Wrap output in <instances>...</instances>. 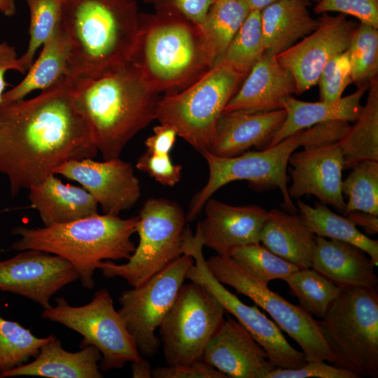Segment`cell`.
<instances>
[{"instance_id": "obj_1", "label": "cell", "mask_w": 378, "mask_h": 378, "mask_svg": "<svg viewBox=\"0 0 378 378\" xmlns=\"http://www.w3.org/2000/svg\"><path fill=\"white\" fill-rule=\"evenodd\" d=\"M97 152L75 107L69 76L34 98L0 104V173L12 195L55 174L64 163Z\"/></svg>"}, {"instance_id": "obj_2", "label": "cell", "mask_w": 378, "mask_h": 378, "mask_svg": "<svg viewBox=\"0 0 378 378\" xmlns=\"http://www.w3.org/2000/svg\"><path fill=\"white\" fill-rule=\"evenodd\" d=\"M75 107L104 160L155 120L160 99L132 64L112 71L70 77Z\"/></svg>"}, {"instance_id": "obj_3", "label": "cell", "mask_w": 378, "mask_h": 378, "mask_svg": "<svg viewBox=\"0 0 378 378\" xmlns=\"http://www.w3.org/2000/svg\"><path fill=\"white\" fill-rule=\"evenodd\" d=\"M62 24L70 47L69 77L121 68L137 41L135 0H64Z\"/></svg>"}, {"instance_id": "obj_4", "label": "cell", "mask_w": 378, "mask_h": 378, "mask_svg": "<svg viewBox=\"0 0 378 378\" xmlns=\"http://www.w3.org/2000/svg\"><path fill=\"white\" fill-rule=\"evenodd\" d=\"M138 216L96 214L71 222L42 227H15L14 235L20 238L11 250L36 249L69 260L78 274L83 286H94V274L104 260H128L136 246L131 237L136 232Z\"/></svg>"}, {"instance_id": "obj_5", "label": "cell", "mask_w": 378, "mask_h": 378, "mask_svg": "<svg viewBox=\"0 0 378 378\" xmlns=\"http://www.w3.org/2000/svg\"><path fill=\"white\" fill-rule=\"evenodd\" d=\"M154 92H178L210 69L200 27L177 15L139 13L130 62Z\"/></svg>"}, {"instance_id": "obj_6", "label": "cell", "mask_w": 378, "mask_h": 378, "mask_svg": "<svg viewBox=\"0 0 378 378\" xmlns=\"http://www.w3.org/2000/svg\"><path fill=\"white\" fill-rule=\"evenodd\" d=\"M350 127L349 122L335 120L322 122L299 131L276 144L257 151H246L234 157H218L208 151L202 153L209 167L205 186L192 197L186 215L193 220L206 201L221 187L234 181L245 180L257 190L279 188L288 212L298 209L288 192L287 167L293 153L300 147H312L338 142Z\"/></svg>"}, {"instance_id": "obj_7", "label": "cell", "mask_w": 378, "mask_h": 378, "mask_svg": "<svg viewBox=\"0 0 378 378\" xmlns=\"http://www.w3.org/2000/svg\"><path fill=\"white\" fill-rule=\"evenodd\" d=\"M320 326L335 366L378 377L377 288H342Z\"/></svg>"}, {"instance_id": "obj_8", "label": "cell", "mask_w": 378, "mask_h": 378, "mask_svg": "<svg viewBox=\"0 0 378 378\" xmlns=\"http://www.w3.org/2000/svg\"><path fill=\"white\" fill-rule=\"evenodd\" d=\"M244 78L219 63L183 90L160 98L155 120L172 126L202 154L209 148L218 119Z\"/></svg>"}, {"instance_id": "obj_9", "label": "cell", "mask_w": 378, "mask_h": 378, "mask_svg": "<svg viewBox=\"0 0 378 378\" xmlns=\"http://www.w3.org/2000/svg\"><path fill=\"white\" fill-rule=\"evenodd\" d=\"M186 216L176 202L160 198L147 200L136 226L139 244L124 264L103 261L99 269L107 278L121 277L136 287L183 255Z\"/></svg>"}, {"instance_id": "obj_10", "label": "cell", "mask_w": 378, "mask_h": 378, "mask_svg": "<svg viewBox=\"0 0 378 378\" xmlns=\"http://www.w3.org/2000/svg\"><path fill=\"white\" fill-rule=\"evenodd\" d=\"M206 262L209 271L219 282L247 296L267 312L278 327L298 344L306 362L335 363L333 353L324 338L319 321L301 306L291 304L271 290L268 284L251 276L230 255H213Z\"/></svg>"}, {"instance_id": "obj_11", "label": "cell", "mask_w": 378, "mask_h": 378, "mask_svg": "<svg viewBox=\"0 0 378 378\" xmlns=\"http://www.w3.org/2000/svg\"><path fill=\"white\" fill-rule=\"evenodd\" d=\"M55 302V306L43 309L41 317L81 335L80 348L96 346L102 354L100 370L120 369L141 357L108 290H97L92 300L82 306L70 305L64 298Z\"/></svg>"}, {"instance_id": "obj_12", "label": "cell", "mask_w": 378, "mask_h": 378, "mask_svg": "<svg viewBox=\"0 0 378 378\" xmlns=\"http://www.w3.org/2000/svg\"><path fill=\"white\" fill-rule=\"evenodd\" d=\"M227 313L218 300L201 284H183L160 326L167 365L202 360L205 347Z\"/></svg>"}, {"instance_id": "obj_13", "label": "cell", "mask_w": 378, "mask_h": 378, "mask_svg": "<svg viewBox=\"0 0 378 378\" xmlns=\"http://www.w3.org/2000/svg\"><path fill=\"white\" fill-rule=\"evenodd\" d=\"M203 244L190 228L183 235V254L193 258L186 277L201 284L221 304L227 313L233 315L266 351L269 360L276 367L295 369L307 362L302 351L293 347L285 338L281 330L257 307L242 302L230 292L209 271L203 255Z\"/></svg>"}, {"instance_id": "obj_14", "label": "cell", "mask_w": 378, "mask_h": 378, "mask_svg": "<svg viewBox=\"0 0 378 378\" xmlns=\"http://www.w3.org/2000/svg\"><path fill=\"white\" fill-rule=\"evenodd\" d=\"M193 262L192 256L184 253L142 284L120 294L118 312L141 356L157 354L161 342L155 330L173 306Z\"/></svg>"}, {"instance_id": "obj_15", "label": "cell", "mask_w": 378, "mask_h": 378, "mask_svg": "<svg viewBox=\"0 0 378 378\" xmlns=\"http://www.w3.org/2000/svg\"><path fill=\"white\" fill-rule=\"evenodd\" d=\"M318 19L314 31L276 55L279 63L292 74L296 94L317 84L326 64L348 49L357 27L342 13L330 15L325 13Z\"/></svg>"}, {"instance_id": "obj_16", "label": "cell", "mask_w": 378, "mask_h": 378, "mask_svg": "<svg viewBox=\"0 0 378 378\" xmlns=\"http://www.w3.org/2000/svg\"><path fill=\"white\" fill-rule=\"evenodd\" d=\"M78 279L66 259L36 249L21 251L0 261V290L27 298L44 309L63 287Z\"/></svg>"}, {"instance_id": "obj_17", "label": "cell", "mask_w": 378, "mask_h": 378, "mask_svg": "<svg viewBox=\"0 0 378 378\" xmlns=\"http://www.w3.org/2000/svg\"><path fill=\"white\" fill-rule=\"evenodd\" d=\"M54 174L78 183L106 214L118 216L141 197L139 181L132 165L119 158L103 162L90 158L73 160L58 167Z\"/></svg>"}, {"instance_id": "obj_18", "label": "cell", "mask_w": 378, "mask_h": 378, "mask_svg": "<svg viewBox=\"0 0 378 378\" xmlns=\"http://www.w3.org/2000/svg\"><path fill=\"white\" fill-rule=\"evenodd\" d=\"M288 164L292 183L288 192L291 199L312 195L322 204L344 212L346 202L342 192L344 162L337 142L295 151Z\"/></svg>"}, {"instance_id": "obj_19", "label": "cell", "mask_w": 378, "mask_h": 378, "mask_svg": "<svg viewBox=\"0 0 378 378\" xmlns=\"http://www.w3.org/2000/svg\"><path fill=\"white\" fill-rule=\"evenodd\" d=\"M203 209L205 217L198 223L195 234L217 255H230L237 246L260 243L268 214L263 207L233 206L209 198Z\"/></svg>"}, {"instance_id": "obj_20", "label": "cell", "mask_w": 378, "mask_h": 378, "mask_svg": "<svg viewBox=\"0 0 378 378\" xmlns=\"http://www.w3.org/2000/svg\"><path fill=\"white\" fill-rule=\"evenodd\" d=\"M202 360L232 378H265L276 368L264 349L231 316L207 343Z\"/></svg>"}, {"instance_id": "obj_21", "label": "cell", "mask_w": 378, "mask_h": 378, "mask_svg": "<svg viewBox=\"0 0 378 378\" xmlns=\"http://www.w3.org/2000/svg\"><path fill=\"white\" fill-rule=\"evenodd\" d=\"M223 112H268L283 108L282 102L295 94L292 74L265 51L246 75Z\"/></svg>"}, {"instance_id": "obj_22", "label": "cell", "mask_w": 378, "mask_h": 378, "mask_svg": "<svg viewBox=\"0 0 378 378\" xmlns=\"http://www.w3.org/2000/svg\"><path fill=\"white\" fill-rule=\"evenodd\" d=\"M285 118L284 108L258 113L223 112L207 151L218 157H234L253 147L263 149Z\"/></svg>"}, {"instance_id": "obj_23", "label": "cell", "mask_w": 378, "mask_h": 378, "mask_svg": "<svg viewBox=\"0 0 378 378\" xmlns=\"http://www.w3.org/2000/svg\"><path fill=\"white\" fill-rule=\"evenodd\" d=\"M368 255L349 243L316 235L311 267L340 288H377V265Z\"/></svg>"}, {"instance_id": "obj_24", "label": "cell", "mask_w": 378, "mask_h": 378, "mask_svg": "<svg viewBox=\"0 0 378 378\" xmlns=\"http://www.w3.org/2000/svg\"><path fill=\"white\" fill-rule=\"evenodd\" d=\"M31 363H25L7 372L0 378L17 376H39L50 378H101L99 362V350L93 345L81 348L76 352L63 349L61 342L52 335L43 344L38 354Z\"/></svg>"}, {"instance_id": "obj_25", "label": "cell", "mask_w": 378, "mask_h": 378, "mask_svg": "<svg viewBox=\"0 0 378 378\" xmlns=\"http://www.w3.org/2000/svg\"><path fill=\"white\" fill-rule=\"evenodd\" d=\"M31 208L43 226L62 224L98 214V204L83 187L63 183L55 174L29 189Z\"/></svg>"}, {"instance_id": "obj_26", "label": "cell", "mask_w": 378, "mask_h": 378, "mask_svg": "<svg viewBox=\"0 0 378 378\" xmlns=\"http://www.w3.org/2000/svg\"><path fill=\"white\" fill-rule=\"evenodd\" d=\"M368 88L369 85L358 87L354 92L335 102H310L287 97L282 102L286 118L265 148L316 124L335 120L355 122L363 109L361 99Z\"/></svg>"}, {"instance_id": "obj_27", "label": "cell", "mask_w": 378, "mask_h": 378, "mask_svg": "<svg viewBox=\"0 0 378 378\" xmlns=\"http://www.w3.org/2000/svg\"><path fill=\"white\" fill-rule=\"evenodd\" d=\"M315 236L300 214L273 209L268 211L260 243L300 269L309 268L315 248Z\"/></svg>"}, {"instance_id": "obj_28", "label": "cell", "mask_w": 378, "mask_h": 378, "mask_svg": "<svg viewBox=\"0 0 378 378\" xmlns=\"http://www.w3.org/2000/svg\"><path fill=\"white\" fill-rule=\"evenodd\" d=\"M312 4L311 0H277L261 11L265 51L277 55L317 28L319 19L307 8Z\"/></svg>"}, {"instance_id": "obj_29", "label": "cell", "mask_w": 378, "mask_h": 378, "mask_svg": "<svg viewBox=\"0 0 378 378\" xmlns=\"http://www.w3.org/2000/svg\"><path fill=\"white\" fill-rule=\"evenodd\" d=\"M42 46L38 57L22 80L4 93V102L22 99L34 90H43L63 76H68L70 47L62 22Z\"/></svg>"}, {"instance_id": "obj_30", "label": "cell", "mask_w": 378, "mask_h": 378, "mask_svg": "<svg viewBox=\"0 0 378 378\" xmlns=\"http://www.w3.org/2000/svg\"><path fill=\"white\" fill-rule=\"evenodd\" d=\"M368 90L360 114L337 142L344 169L363 161H378V77L370 82Z\"/></svg>"}, {"instance_id": "obj_31", "label": "cell", "mask_w": 378, "mask_h": 378, "mask_svg": "<svg viewBox=\"0 0 378 378\" xmlns=\"http://www.w3.org/2000/svg\"><path fill=\"white\" fill-rule=\"evenodd\" d=\"M251 10L246 0H215L211 6L200 28L211 68L220 62Z\"/></svg>"}, {"instance_id": "obj_32", "label": "cell", "mask_w": 378, "mask_h": 378, "mask_svg": "<svg viewBox=\"0 0 378 378\" xmlns=\"http://www.w3.org/2000/svg\"><path fill=\"white\" fill-rule=\"evenodd\" d=\"M296 207L315 235L353 244L364 251L377 265L378 241L362 233L347 217L332 212L321 202L312 207L298 199Z\"/></svg>"}, {"instance_id": "obj_33", "label": "cell", "mask_w": 378, "mask_h": 378, "mask_svg": "<svg viewBox=\"0 0 378 378\" xmlns=\"http://www.w3.org/2000/svg\"><path fill=\"white\" fill-rule=\"evenodd\" d=\"M283 281L297 296L300 306L321 319L342 290V288L312 267L299 269Z\"/></svg>"}, {"instance_id": "obj_34", "label": "cell", "mask_w": 378, "mask_h": 378, "mask_svg": "<svg viewBox=\"0 0 378 378\" xmlns=\"http://www.w3.org/2000/svg\"><path fill=\"white\" fill-rule=\"evenodd\" d=\"M265 52L261 11L251 10L227 48L220 63L246 77Z\"/></svg>"}, {"instance_id": "obj_35", "label": "cell", "mask_w": 378, "mask_h": 378, "mask_svg": "<svg viewBox=\"0 0 378 378\" xmlns=\"http://www.w3.org/2000/svg\"><path fill=\"white\" fill-rule=\"evenodd\" d=\"M52 336L38 337L30 329L0 316V376L35 358Z\"/></svg>"}, {"instance_id": "obj_36", "label": "cell", "mask_w": 378, "mask_h": 378, "mask_svg": "<svg viewBox=\"0 0 378 378\" xmlns=\"http://www.w3.org/2000/svg\"><path fill=\"white\" fill-rule=\"evenodd\" d=\"M351 169L342 183L348 197L344 215L358 211L378 216V161H363Z\"/></svg>"}, {"instance_id": "obj_37", "label": "cell", "mask_w": 378, "mask_h": 378, "mask_svg": "<svg viewBox=\"0 0 378 378\" xmlns=\"http://www.w3.org/2000/svg\"><path fill=\"white\" fill-rule=\"evenodd\" d=\"M230 256L248 274L267 284L275 279L284 280L300 269L260 243L237 246L230 251Z\"/></svg>"}, {"instance_id": "obj_38", "label": "cell", "mask_w": 378, "mask_h": 378, "mask_svg": "<svg viewBox=\"0 0 378 378\" xmlns=\"http://www.w3.org/2000/svg\"><path fill=\"white\" fill-rule=\"evenodd\" d=\"M346 50L351 83L358 87L369 85L378 75V28L360 22Z\"/></svg>"}, {"instance_id": "obj_39", "label": "cell", "mask_w": 378, "mask_h": 378, "mask_svg": "<svg viewBox=\"0 0 378 378\" xmlns=\"http://www.w3.org/2000/svg\"><path fill=\"white\" fill-rule=\"evenodd\" d=\"M30 13L29 41L19 57L26 71L30 68L36 50L62 22L64 0H25Z\"/></svg>"}, {"instance_id": "obj_40", "label": "cell", "mask_w": 378, "mask_h": 378, "mask_svg": "<svg viewBox=\"0 0 378 378\" xmlns=\"http://www.w3.org/2000/svg\"><path fill=\"white\" fill-rule=\"evenodd\" d=\"M350 83L351 64L346 50L330 59L323 68L317 83L320 101L339 100Z\"/></svg>"}, {"instance_id": "obj_41", "label": "cell", "mask_w": 378, "mask_h": 378, "mask_svg": "<svg viewBox=\"0 0 378 378\" xmlns=\"http://www.w3.org/2000/svg\"><path fill=\"white\" fill-rule=\"evenodd\" d=\"M314 12L318 15L337 12L378 28V0H318Z\"/></svg>"}, {"instance_id": "obj_42", "label": "cell", "mask_w": 378, "mask_h": 378, "mask_svg": "<svg viewBox=\"0 0 378 378\" xmlns=\"http://www.w3.org/2000/svg\"><path fill=\"white\" fill-rule=\"evenodd\" d=\"M155 13L183 17L200 27L215 0H144Z\"/></svg>"}, {"instance_id": "obj_43", "label": "cell", "mask_w": 378, "mask_h": 378, "mask_svg": "<svg viewBox=\"0 0 378 378\" xmlns=\"http://www.w3.org/2000/svg\"><path fill=\"white\" fill-rule=\"evenodd\" d=\"M136 167L167 186H175L181 178L182 167L174 164L169 155H155L146 152L139 158Z\"/></svg>"}, {"instance_id": "obj_44", "label": "cell", "mask_w": 378, "mask_h": 378, "mask_svg": "<svg viewBox=\"0 0 378 378\" xmlns=\"http://www.w3.org/2000/svg\"><path fill=\"white\" fill-rule=\"evenodd\" d=\"M360 378L354 372L329 365L326 361L307 362L304 365L295 369L276 368L270 372L265 378Z\"/></svg>"}, {"instance_id": "obj_45", "label": "cell", "mask_w": 378, "mask_h": 378, "mask_svg": "<svg viewBox=\"0 0 378 378\" xmlns=\"http://www.w3.org/2000/svg\"><path fill=\"white\" fill-rule=\"evenodd\" d=\"M155 378H227V377L203 360L179 365H166L152 369Z\"/></svg>"}, {"instance_id": "obj_46", "label": "cell", "mask_w": 378, "mask_h": 378, "mask_svg": "<svg viewBox=\"0 0 378 378\" xmlns=\"http://www.w3.org/2000/svg\"><path fill=\"white\" fill-rule=\"evenodd\" d=\"M177 132L171 125L160 123L154 127L153 134L145 141L146 152L155 155H169L172 149Z\"/></svg>"}, {"instance_id": "obj_47", "label": "cell", "mask_w": 378, "mask_h": 378, "mask_svg": "<svg viewBox=\"0 0 378 378\" xmlns=\"http://www.w3.org/2000/svg\"><path fill=\"white\" fill-rule=\"evenodd\" d=\"M8 70H15L22 74L26 72L18 57L15 47L6 42L0 43V104L4 103L3 94L8 83L5 74Z\"/></svg>"}, {"instance_id": "obj_48", "label": "cell", "mask_w": 378, "mask_h": 378, "mask_svg": "<svg viewBox=\"0 0 378 378\" xmlns=\"http://www.w3.org/2000/svg\"><path fill=\"white\" fill-rule=\"evenodd\" d=\"M346 216L355 225L360 226L368 234L378 232V216L363 211H351Z\"/></svg>"}, {"instance_id": "obj_49", "label": "cell", "mask_w": 378, "mask_h": 378, "mask_svg": "<svg viewBox=\"0 0 378 378\" xmlns=\"http://www.w3.org/2000/svg\"><path fill=\"white\" fill-rule=\"evenodd\" d=\"M132 374L134 378L152 377V369L150 362L142 356L131 362Z\"/></svg>"}, {"instance_id": "obj_50", "label": "cell", "mask_w": 378, "mask_h": 378, "mask_svg": "<svg viewBox=\"0 0 378 378\" xmlns=\"http://www.w3.org/2000/svg\"><path fill=\"white\" fill-rule=\"evenodd\" d=\"M0 12L6 16H12L16 12L15 0H0Z\"/></svg>"}, {"instance_id": "obj_51", "label": "cell", "mask_w": 378, "mask_h": 378, "mask_svg": "<svg viewBox=\"0 0 378 378\" xmlns=\"http://www.w3.org/2000/svg\"><path fill=\"white\" fill-rule=\"evenodd\" d=\"M251 10L262 11L265 7L277 0H246Z\"/></svg>"}, {"instance_id": "obj_52", "label": "cell", "mask_w": 378, "mask_h": 378, "mask_svg": "<svg viewBox=\"0 0 378 378\" xmlns=\"http://www.w3.org/2000/svg\"><path fill=\"white\" fill-rule=\"evenodd\" d=\"M311 1H314L316 3L318 0H311Z\"/></svg>"}]
</instances>
